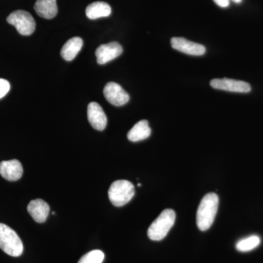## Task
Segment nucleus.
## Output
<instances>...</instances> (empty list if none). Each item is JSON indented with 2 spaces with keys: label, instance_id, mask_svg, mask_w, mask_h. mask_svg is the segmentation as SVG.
<instances>
[{
  "label": "nucleus",
  "instance_id": "obj_4",
  "mask_svg": "<svg viewBox=\"0 0 263 263\" xmlns=\"http://www.w3.org/2000/svg\"><path fill=\"white\" fill-rule=\"evenodd\" d=\"M134 195V185L127 180L114 181L108 190L109 200L117 207L126 205L130 201Z\"/></svg>",
  "mask_w": 263,
  "mask_h": 263
},
{
  "label": "nucleus",
  "instance_id": "obj_17",
  "mask_svg": "<svg viewBox=\"0 0 263 263\" xmlns=\"http://www.w3.org/2000/svg\"><path fill=\"white\" fill-rule=\"evenodd\" d=\"M261 239L258 235H253L240 239L237 242V250L240 252H247L257 248L260 245Z\"/></svg>",
  "mask_w": 263,
  "mask_h": 263
},
{
  "label": "nucleus",
  "instance_id": "obj_13",
  "mask_svg": "<svg viewBox=\"0 0 263 263\" xmlns=\"http://www.w3.org/2000/svg\"><path fill=\"white\" fill-rule=\"evenodd\" d=\"M34 8L37 14L43 18H53L58 13L57 0H37Z\"/></svg>",
  "mask_w": 263,
  "mask_h": 263
},
{
  "label": "nucleus",
  "instance_id": "obj_18",
  "mask_svg": "<svg viewBox=\"0 0 263 263\" xmlns=\"http://www.w3.org/2000/svg\"><path fill=\"white\" fill-rule=\"evenodd\" d=\"M105 259V254L100 250H93L84 254L78 263H102Z\"/></svg>",
  "mask_w": 263,
  "mask_h": 263
},
{
  "label": "nucleus",
  "instance_id": "obj_8",
  "mask_svg": "<svg viewBox=\"0 0 263 263\" xmlns=\"http://www.w3.org/2000/svg\"><path fill=\"white\" fill-rule=\"evenodd\" d=\"M123 52L122 46L117 42L103 44L97 48L95 54L99 65H105L120 56Z\"/></svg>",
  "mask_w": 263,
  "mask_h": 263
},
{
  "label": "nucleus",
  "instance_id": "obj_7",
  "mask_svg": "<svg viewBox=\"0 0 263 263\" xmlns=\"http://www.w3.org/2000/svg\"><path fill=\"white\" fill-rule=\"evenodd\" d=\"M214 89L232 91V92L248 93L251 91L250 85L243 81L230 79H213L210 82Z\"/></svg>",
  "mask_w": 263,
  "mask_h": 263
},
{
  "label": "nucleus",
  "instance_id": "obj_10",
  "mask_svg": "<svg viewBox=\"0 0 263 263\" xmlns=\"http://www.w3.org/2000/svg\"><path fill=\"white\" fill-rule=\"evenodd\" d=\"M88 119L91 127L99 131H103L107 126V117L100 104L90 103L87 108Z\"/></svg>",
  "mask_w": 263,
  "mask_h": 263
},
{
  "label": "nucleus",
  "instance_id": "obj_3",
  "mask_svg": "<svg viewBox=\"0 0 263 263\" xmlns=\"http://www.w3.org/2000/svg\"><path fill=\"white\" fill-rule=\"evenodd\" d=\"M0 249L11 257L23 253L24 246L18 234L6 224L0 223Z\"/></svg>",
  "mask_w": 263,
  "mask_h": 263
},
{
  "label": "nucleus",
  "instance_id": "obj_11",
  "mask_svg": "<svg viewBox=\"0 0 263 263\" xmlns=\"http://www.w3.org/2000/svg\"><path fill=\"white\" fill-rule=\"evenodd\" d=\"M0 175L7 181H18L23 175L22 164L17 160L0 162Z\"/></svg>",
  "mask_w": 263,
  "mask_h": 263
},
{
  "label": "nucleus",
  "instance_id": "obj_1",
  "mask_svg": "<svg viewBox=\"0 0 263 263\" xmlns=\"http://www.w3.org/2000/svg\"><path fill=\"white\" fill-rule=\"evenodd\" d=\"M219 197L216 193H208L202 197L197 212V226L199 230L205 231L212 227L217 214Z\"/></svg>",
  "mask_w": 263,
  "mask_h": 263
},
{
  "label": "nucleus",
  "instance_id": "obj_5",
  "mask_svg": "<svg viewBox=\"0 0 263 263\" xmlns=\"http://www.w3.org/2000/svg\"><path fill=\"white\" fill-rule=\"evenodd\" d=\"M7 22L14 26L22 35H31L35 30V22L32 15L25 10H15L7 18Z\"/></svg>",
  "mask_w": 263,
  "mask_h": 263
},
{
  "label": "nucleus",
  "instance_id": "obj_19",
  "mask_svg": "<svg viewBox=\"0 0 263 263\" xmlns=\"http://www.w3.org/2000/svg\"><path fill=\"white\" fill-rule=\"evenodd\" d=\"M10 89V84L5 79H0V99L4 98Z\"/></svg>",
  "mask_w": 263,
  "mask_h": 263
},
{
  "label": "nucleus",
  "instance_id": "obj_6",
  "mask_svg": "<svg viewBox=\"0 0 263 263\" xmlns=\"http://www.w3.org/2000/svg\"><path fill=\"white\" fill-rule=\"evenodd\" d=\"M103 94L108 103L115 106H122L129 100L128 93L117 83H108L104 88Z\"/></svg>",
  "mask_w": 263,
  "mask_h": 263
},
{
  "label": "nucleus",
  "instance_id": "obj_12",
  "mask_svg": "<svg viewBox=\"0 0 263 263\" xmlns=\"http://www.w3.org/2000/svg\"><path fill=\"white\" fill-rule=\"evenodd\" d=\"M27 211L36 222L43 223L47 219L50 207L42 199H36L29 202Z\"/></svg>",
  "mask_w": 263,
  "mask_h": 263
},
{
  "label": "nucleus",
  "instance_id": "obj_16",
  "mask_svg": "<svg viewBox=\"0 0 263 263\" xmlns=\"http://www.w3.org/2000/svg\"><path fill=\"white\" fill-rule=\"evenodd\" d=\"M110 14L111 8L108 3L104 2H95L88 5L86 9V16L91 20L108 17Z\"/></svg>",
  "mask_w": 263,
  "mask_h": 263
},
{
  "label": "nucleus",
  "instance_id": "obj_15",
  "mask_svg": "<svg viewBox=\"0 0 263 263\" xmlns=\"http://www.w3.org/2000/svg\"><path fill=\"white\" fill-rule=\"evenodd\" d=\"M152 129L148 121L141 120L133 126L127 134V138L132 142H138L146 139L151 136Z\"/></svg>",
  "mask_w": 263,
  "mask_h": 263
},
{
  "label": "nucleus",
  "instance_id": "obj_21",
  "mask_svg": "<svg viewBox=\"0 0 263 263\" xmlns=\"http://www.w3.org/2000/svg\"><path fill=\"white\" fill-rule=\"evenodd\" d=\"M138 186H141V183H138Z\"/></svg>",
  "mask_w": 263,
  "mask_h": 263
},
{
  "label": "nucleus",
  "instance_id": "obj_14",
  "mask_svg": "<svg viewBox=\"0 0 263 263\" xmlns=\"http://www.w3.org/2000/svg\"><path fill=\"white\" fill-rule=\"evenodd\" d=\"M83 46V40L79 37L71 38L66 42L61 50V56L66 61H72Z\"/></svg>",
  "mask_w": 263,
  "mask_h": 263
},
{
  "label": "nucleus",
  "instance_id": "obj_20",
  "mask_svg": "<svg viewBox=\"0 0 263 263\" xmlns=\"http://www.w3.org/2000/svg\"><path fill=\"white\" fill-rule=\"evenodd\" d=\"M214 1L218 6L221 7V8H228L230 5V0H214ZM232 1L237 4H239L241 3L242 0H232Z\"/></svg>",
  "mask_w": 263,
  "mask_h": 263
},
{
  "label": "nucleus",
  "instance_id": "obj_2",
  "mask_svg": "<svg viewBox=\"0 0 263 263\" xmlns=\"http://www.w3.org/2000/svg\"><path fill=\"white\" fill-rule=\"evenodd\" d=\"M176 221V213L172 209L162 211L160 216L151 224L148 236L151 240L159 241L165 238Z\"/></svg>",
  "mask_w": 263,
  "mask_h": 263
},
{
  "label": "nucleus",
  "instance_id": "obj_9",
  "mask_svg": "<svg viewBox=\"0 0 263 263\" xmlns=\"http://www.w3.org/2000/svg\"><path fill=\"white\" fill-rule=\"evenodd\" d=\"M171 43L174 49L192 56H202L206 51L202 45L192 42L183 37H173Z\"/></svg>",
  "mask_w": 263,
  "mask_h": 263
}]
</instances>
